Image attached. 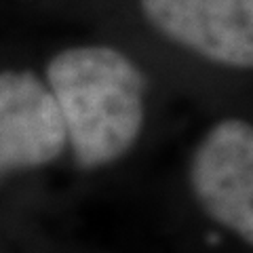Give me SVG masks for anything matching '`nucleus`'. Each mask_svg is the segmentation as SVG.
<instances>
[{"label":"nucleus","instance_id":"obj_2","mask_svg":"<svg viewBox=\"0 0 253 253\" xmlns=\"http://www.w3.org/2000/svg\"><path fill=\"white\" fill-rule=\"evenodd\" d=\"M190 184L209 217L253 245V125L226 118L213 126L192 154Z\"/></svg>","mask_w":253,"mask_h":253},{"label":"nucleus","instance_id":"obj_3","mask_svg":"<svg viewBox=\"0 0 253 253\" xmlns=\"http://www.w3.org/2000/svg\"><path fill=\"white\" fill-rule=\"evenodd\" d=\"M146 19L186 49L232 68H253V0H141Z\"/></svg>","mask_w":253,"mask_h":253},{"label":"nucleus","instance_id":"obj_4","mask_svg":"<svg viewBox=\"0 0 253 253\" xmlns=\"http://www.w3.org/2000/svg\"><path fill=\"white\" fill-rule=\"evenodd\" d=\"M68 125L51 86L26 70L0 76V165L2 171L34 169L66 148Z\"/></svg>","mask_w":253,"mask_h":253},{"label":"nucleus","instance_id":"obj_1","mask_svg":"<svg viewBox=\"0 0 253 253\" xmlns=\"http://www.w3.org/2000/svg\"><path fill=\"white\" fill-rule=\"evenodd\" d=\"M78 163L101 167L131 150L144 125L146 78L112 46H74L46 66Z\"/></svg>","mask_w":253,"mask_h":253}]
</instances>
